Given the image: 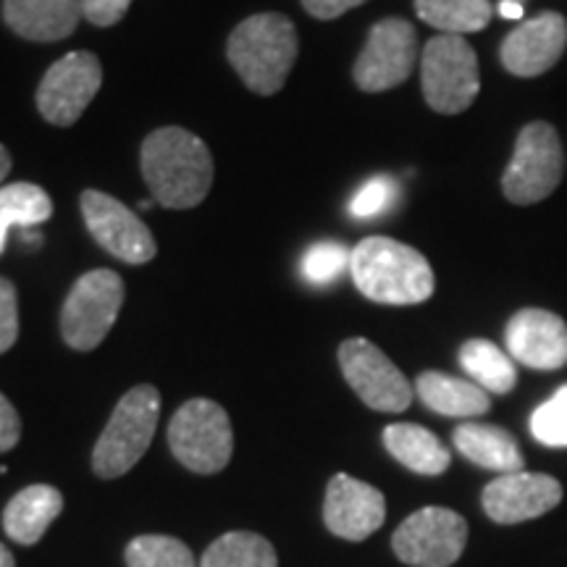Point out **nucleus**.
Segmentation results:
<instances>
[{
    "label": "nucleus",
    "instance_id": "3",
    "mask_svg": "<svg viewBox=\"0 0 567 567\" xmlns=\"http://www.w3.org/2000/svg\"><path fill=\"white\" fill-rule=\"evenodd\" d=\"M295 24L281 13H255L231 32L226 55L247 87L258 95H274L284 87L297 61Z\"/></svg>",
    "mask_w": 567,
    "mask_h": 567
},
{
    "label": "nucleus",
    "instance_id": "29",
    "mask_svg": "<svg viewBox=\"0 0 567 567\" xmlns=\"http://www.w3.org/2000/svg\"><path fill=\"white\" fill-rule=\"evenodd\" d=\"M352 250L339 243H318L302 255V276L313 287H326L337 281L350 268Z\"/></svg>",
    "mask_w": 567,
    "mask_h": 567
},
{
    "label": "nucleus",
    "instance_id": "36",
    "mask_svg": "<svg viewBox=\"0 0 567 567\" xmlns=\"http://www.w3.org/2000/svg\"><path fill=\"white\" fill-rule=\"evenodd\" d=\"M11 153L6 151L3 145H0V182L6 179V176H9V172H11Z\"/></svg>",
    "mask_w": 567,
    "mask_h": 567
},
{
    "label": "nucleus",
    "instance_id": "9",
    "mask_svg": "<svg viewBox=\"0 0 567 567\" xmlns=\"http://www.w3.org/2000/svg\"><path fill=\"white\" fill-rule=\"evenodd\" d=\"M417 61V32L408 19H381L368 32L365 48L354 61L352 76L363 92L400 87Z\"/></svg>",
    "mask_w": 567,
    "mask_h": 567
},
{
    "label": "nucleus",
    "instance_id": "28",
    "mask_svg": "<svg viewBox=\"0 0 567 567\" xmlns=\"http://www.w3.org/2000/svg\"><path fill=\"white\" fill-rule=\"evenodd\" d=\"M530 434L544 446H555V450L567 446V384L559 386L544 405L534 410Z\"/></svg>",
    "mask_w": 567,
    "mask_h": 567
},
{
    "label": "nucleus",
    "instance_id": "33",
    "mask_svg": "<svg viewBox=\"0 0 567 567\" xmlns=\"http://www.w3.org/2000/svg\"><path fill=\"white\" fill-rule=\"evenodd\" d=\"M21 436V421L17 408L0 394V452H9L19 444Z\"/></svg>",
    "mask_w": 567,
    "mask_h": 567
},
{
    "label": "nucleus",
    "instance_id": "23",
    "mask_svg": "<svg viewBox=\"0 0 567 567\" xmlns=\"http://www.w3.org/2000/svg\"><path fill=\"white\" fill-rule=\"evenodd\" d=\"M457 358L473 384L488 394H509L517 384L515 360L488 339H467Z\"/></svg>",
    "mask_w": 567,
    "mask_h": 567
},
{
    "label": "nucleus",
    "instance_id": "14",
    "mask_svg": "<svg viewBox=\"0 0 567 567\" xmlns=\"http://www.w3.org/2000/svg\"><path fill=\"white\" fill-rule=\"evenodd\" d=\"M567 48V21L563 13L544 11L523 21L502 42L499 61L513 76L534 80L563 59Z\"/></svg>",
    "mask_w": 567,
    "mask_h": 567
},
{
    "label": "nucleus",
    "instance_id": "15",
    "mask_svg": "<svg viewBox=\"0 0 567 567\" xmlns=\"http://www.w3.org/2000/svg\"><path fill=\"white\" fill-rule=\"evenodd\" d=\"M563 499V486L557 478L547 473H502L484 488L486 515L502 526H515V523L534 520L549 509H555Z\"/></svg>",
    "mask_w": 567,
    "mask_h": 567
},
{
    "label": "nucleus",
    "instance_id": "6",
    "mask_svg": "<svg viewBox=\"0 0 567 567\" xmlns=\"http://www.w3.org/2000/svg\"><path fill=\"white\" fill-rule=\"evenodd\" d=\"M565 176V153L549 122H530L517 132L515 153L502 174V193L513 205H536L555 193Z\"/></svg>",
    "mask_w": 567,
    "mask_h": 567
},
{
    "label": "nucleus",
    "instance_id": "19",
    "mask_svg": "<svg viewBox=\"0 0 567 567\" xmlns=\"http://www.w3.org/2000/svg\"><path fill=\"white\" fill-rule=\"evenodd\" d=\"M63 494L55 486L32 484L13 496L3 509V528L11 542L21 547L38 544L51 523L61 515Z\"/></svg>",
    "mask_w": 567,
    "mask_h": 567
},
{
    "label": "nucleus",
    "instance_id": "27",
    "mask_svg": "<svg viewBox=\"0 0 567 567\" xmlns=\"http://www.w3.org/2000/svg\"><path fill=\"white\" fill-rule=\"evenodd\" d=\"M124 557L130 567H197L187 544L172 536H137Z\"/></svg>",
    "mask_w": 567,
    "mask_h": 567
},
{
    "label": "nucleus",
    "instance_id": "21",
    "mask_svg": "<svg viewBox=\"0 0 567 567\" xmlns=\"http://www.w3.org/2000/svg\"><path fill=\"white\" fill-rule=\"evenodd\" d=\"M415 392L425 408L446 417H476L488 413V408H492L488 392H484L478 384L439 371H425L417 375Z\"/></svg>",
    "mask_w": 567,
    "mask_h": 567
},
{
    "label": "nucleus",
    "instance_id": "26",
    "mask_svg": "<svg viewBox=\"0 0 567 567\" xmlns=\"http://www.w3.org/2000/svg\"><path fill=\"white\" fill-rule=\"evenodd\" d=\"M197 567H279L271 542L250 530H231L205 549Z\"/></svg>",
    "mask_w": 567,
    "mask_h": 567
},
{
    "label": "nucleus",
    "instance_id": "7",
    "mask_svg": "<svg viewBox=\"0 0 567 567\" xmlns=\"http://www.w3.org/2000/svg\"><path fill=\"white\" fill-rule=\"evenodd\" d=\"M168 444L184 467L213 476L229 465L234 452L229 415L218 402L203 396L184 402L168 423Z\"/></svg>",
    "mask_w": 567,
    "mask_h": 567
},
{
    "label": "nucleus",
    "instance_id": "4",
    "mask_svg": "<svg viewBox=\"0 0 567 567\" xmlns=\"http://www.w3.org/2000/svg\"><path fill=\"white\" fill-rule=\"evenodd\" d=\"M161 417V394L140 384L122 396L92 452V471L101 478H118L140 463L151 446Z\"/></svg>",
    "mask_w": 567,
    "mask_h": 567
},
{
    "label": "nucleus",
    "instance_id": "10",
    "mask_svg": "<svg viewBox=\"0 0 567 567\" xmlns=\"http://www.w3.org/2000/svg\"><path fill=\"white\" fill-rule=\"evenodd\" d=\"M339 365L354 394L379 413H402L413 402L405 373L368 339H347L339 347Z\"/></svg>",
    "mask_w": 567,
    "mask_h": 567
},
{
    "label": "nucleus",
    "instance_id": "1",
    "mask_svg": "<svg viewBox=\"0 0 567 567\" xmlns=\"http://www.w3.org/2000/svg\"><path fill=\"white\" fill-rule=\"evenodd\" d=\"M142 174L153 200L163 208L187 210L210 193L213 158L208 145L182 126H163L142 145Z\"/></svg>",
    "mask_w": 567,
    "mask_h": 567
},
{
    "label": "nucleus",
    "instance_id": "5",
    "mask_svg": "<svg viewBox=\"0 0 567 567\" xmlns=\"http://www.w3.org/2000/svg\"><path fill=\"white\" fill-rule=\"evenodd\" d=\"M423 97L436 113L455 116L473 105L481 90L478 59L463 34H436L421 55Z\"/></svg>",
    "mask_w": 567,
    "mask_h": 567
},
{
    "label": "nucleus",
    "instance_id": "13",
    "mask_svg": "<svg viewBox=\"0 0 567 567\" xmlns=\"http://www.w3.org/2000/svg\"><path fill=\"white\" fill-rule=\"evenodd\" d=\"M80 203L84 224L105 252L130 266H142L155 258L158 247L151 229L122 200L97 189H84Z\"/></svg>",
    "mask_w": 567,
    "mask_h": 567
},
{
    "label": "nucleus",
    "instance_id": "18",
    "mask_svg": "<svg viewBox=\"0 0 567 567\" xmlns=\"http://www.w3.org/2000/svg\"><path fill=\"white\" fill-rule=\"evenodd\" d=\"M3 19L24 40H66L82 19V0H6Z\"/></svg>",
    "mask_w": 567,
    "mask_h": 567
},
{
    "label": "nucleus",
    "instance_id": "34",
    "mask_svg": "<svg viewBox=\"0 0 567 567\" xmlns=\"http://www.w3.org/2000/svg\"><path fill=\"white\" fill-rule=\"evenodd\" d=\"M365 0H302L305 11L310 13V17L321 19V21H331V19H339L342 13L358 9V6H363Z\"/></svg>",
    "mask_w": 567,
    "mask_h": 567
},
{
    "label": "nucleus",
    "instance_id": "25",
    "mask_svg": "<svg viewBox=\"0 0 567 567\" xmlns=\"http://www.w3.org/2000/svg\"><path fill=\"white\" fill-rule=\"evenodd\" d=\"M415 11L425 24L442 34H471L486 30L494 17L488 0H415Z\"/></svg>",
    "mask_w": 567,
    "mask_h": 567
},
{
    "label": "nucleus",
    "instance_id": "24",
    "mask_svg": "<svg viewBox=\"0 0 567 567\" xmlns=\"http://www.w3.org/2000/svg\"><path fill=\"white\" fill-rule=\"evenodd\" d=\"M53 216L51 197L38 184L17 182L0 187V252L11 229H34Z\"/></svg>",
    "mask_w": 567,
    "mask_h": 567
},
{
    "label": "nucleus",
    "instance_id": "16",
    "mask_svg": "<svg viewBox=\"0 0 567 567\" xmlns=\"http://www.w3.org/2000/svg\"><path fill=\"white\" fill-rule=\"evenodd\" d=\"M507 354L534 371H559L567 365L565 318L544 308H523L505 329Z\"/></svg>",
    "mask_w": 567,
    "mask_h": 567
},
{
    "label": "nucleus",
    "instance_id": "11",
    "mask_svg": "<svg viewBox=\"0 0 567 567\" xmlns=\"http://www.w3.org/2000/svg\"><path fill=\"white\" fill-rule=\"evenodd\" d=\"M467 523L446 507H423L405 517L392 538L396 557L413 567H450L463 555Z\"/></svg>",
    "mask_w": 567,
    "mask_h": 567
},
{
    "label": "nucleus",
    "instance_id": "17",
    "mask_svg": "<svg viewBox=\"0 0 567 567\" xmlns=\"http://www.w3.org/2000/svg\"><path fill=\"white\" fill-rule=\"evenodd\" d=\"M386 499L379 488L347 473L329 481L323 502V520L329 530L347 542H365L384 526Z\"/></svg>",
    "mask_w": 567,
    "mask_h": 567
},
{
    "label": "nucleus",
    "instance_id": "35",
    "mask_svg": "<svg viewBox=\"0 0 567 567\" xmlns=\"http://www.w3.org/2000/svg\"><path fill=\"white\" fill-rule=\"evenodd\" d=\"M496 11H499L502 19L520 21L523 13H526V0H499Z\"/></svg>",
    "mask_w": 567,
    "mask_h": 567
},
{
    "label": "nucleus",
    "instance_id": "32",
    "mask_svg": "<svg viewBox=\"0 0 567 567\" xmlns=\"http://www.w3.org/2000/svg\"><path fill=\"white\" fill-rule=\"evenodd\" d=\"M132 0H82V17L95 27L118 24L130 11Z\"/></svg>",
    "mask_w": 567,
    "mask_h": 567
},
{
    "label": "nucleus",
    "instance_id": "22",
    "mask_svg": "<svg viewBox=\"0 0 567 567\" xmlns=\"http://www.w3.org/2000/svg\"><path fill=\"white\" fill-rule=\"evenodd\" d=\"M384 446L396 463H402L417 476H442L452 463L450 450L439 442V436L415 423L386 425Z\"/></svg>",
    "mask_w": 567,
    "mask_h": 567
},
{
    "label": "nucleus",
    "instance_id": "37",
    "mask_svg": "<svg viewBox=\"0 0 567 567\" xmlns=\"http://www.w3.org/2000/svg\"><path fill=\"white\" fill-rule=\"evenodd\" d=\"M0 567H17V563H13V555L6 549V544H0Z\"/></svg>",
    "mask_w": 567,
    "mask_h": 567
},
{
    "label": "nucleus",
    "instance_id": "31",
    "mask_svg": "<svg viewBox=\"0 0 567 567\" xmlns=\"http://www.w3.org/2000/svg\"><path fill=\"white\" fill-rule=\"evenodd\" d=\"M19 339V302L17 287L0 276V354L11 350Z\"/></svg>",
    "mask_w": 567,
    "mask_h": 567
},
{
    "label": "nucleus",
    "instance_id": "12",
    "mask_svg": "<svg viewBox=\"0 0 567 567\" xmlns=\"http://www.w3.org/2000/svg\"><path fill=\"white\" fill-rule=\"evenodd\" d=\"M103 84V66L95 53L74 51L55 61L38 87V109L45 122L71 126L82 116Z\"/></svg>",
    "mask_w": 567,
    "mask_h": 567
},
{
    "label": "nucleus",
    "instance_id": "2",
    "mask_svg": "<svg viewBox=\"0 0 567 567\" xmlns=\"http://www.w3.org/2000/svg\"><path fill=\"white\" fill-rule=\"evenodd\" d=\"M350 274L354 287L379 305H417L434 295L436 279L415 247L389 237L354 245Z\"/></svg>",
    "mask_w": 567,
    "mask_h": 567
},
{
    "label": "nucleus",
    "instance_id": "20",
    "mask_svg": "<svg viewBox=\"0 0 567 567\" xmlns=\"http://www.w3.org/2000/svg\"><path fill=\"white\" fill-rule=\"evenodd\" d=\"M457 452L473 465L486 467L496 473L523 471V452L515 436L499 425L488 423H463L452 434Z\"/></svg>",
    "mask_w": 567,
    "mask_h": 567
},
{
    "label": "nucleus",
    "instance_id": "8",
    "mask_svg": "<svg viewBox=\"0 0 567 567\" xmlns=\"http://www.w3.org/2000/svg\"><path fill=\"white\" fill-rule=\"evenodd\" d=\"M124 305V281L116 271L97 268L71 287L61 310V334L71 350L90 352L109 337Z\"/></svg>",
    "mask_w": 567,
    "mask_h": 567
},
{
    "label": "nucleus",
    "instance_id": "30",
    "mask_svg": "<svg viewBox=\"0 0 567 567\" xmlns=\"http://www.w3.org/2000/svg\"><path fill=\"white\" fill-rule=\"evenodd\" d=\"M396 195H400V189H396L394 179H389V176H375V179H368L363 187L354 193L350 203V213L354 218H360V221H365V218H375L384 210L392 208Z\"/></svg>",
    "mask_w": 567,
    "mask_h": 567
}]
</instances>
